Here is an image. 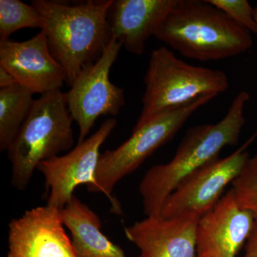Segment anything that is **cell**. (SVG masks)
<instances>
[{"label": "cell", "mask_w": 257, "mask_h": 257, "mask_svg": "<svg viewBox=\"0 0 257 257\" xmlns=\"http://www.w3.org/2000/svg\"><path fill=\"white\" fill-rule=\"evenodd\" d=\"M249 98L246 91L240 92L222 119L189 128L173 158L147 171L139 185L147 216L160 214L167 198L184 179L218 158L224 147L237 145L246 122L244 109Z\"/></svg>", "instance_id": "obj_1"}, {"label": "cell", "mask_w": 257, "mask_h": 257, "mask_svg": "<svg viewBox=\"0 0 257 257\" xmlns=\"http://www.w3.org/2000/svg\"><path fill=\"white\" fill-rule=\"evenodd\" d=\"M113 0H89L69 5L33 0L41 15L51 53L63 67L71 86L79 73L102 55L111 40L107 15Z\"/></svg>", "instance_id": "obj_2"}, {"label": "cell", "mask_w": 257, "mask_h": 257, "mask_svg": "<svg viewBox=\"0 0 257 257\" xmlns=\"http://www.w3.org/2000/svg\"><path fill=\"white\" fill-rule=\"evenodd\" d=\"M155 37L186 58L201 62L235 57L253 45L251 32L207 0H177Z\"/></svg>", "instance_id": "obj_3"}, {"label": "cell", "mask_w": 257, "mask_h": 257, "mask_svg": "<svg viewBox=\"0 0 257 257\" xmlns=\"http://www.w3.org/2000/svg\"><path fill=\"white\" fill-rule=\"evenodd\" d=\"M73 121L66 93L60 89L35 99L30 116L7 151L14 188L25 190L40 163L72 148Z\"/></svg>", "instance_id": "obj_4"}, {"label": "cell", "mask_w": 257, "mask_h": 257, "mask_svg": "<svg viewBox=\"0 0 257 257\" xmlns=\"http://www.w3.org/2000/svg\"><path fill=\"white\" fill-rule=\"evenodd\" d=\"M144 82L143 110L135 126L201 96L219 95L229 87L223 71L187 63L165 47L152 52Z\"/></svg>", "instance_id": "obj_5"}, {"label": "cell", "mask_w": 257, "mask_h": 257, "mask_svg": "<svg viewBox=\"0 0 257 257\" xmlns=\"http://www.w3.org/2000/svg\"><path fill=\"white\" fill-rule=\"evenodd\" d=\"M215 97L201 96L185 105L160 113L145 124L135 126L131 136L122 145L100 154L95 182L87 187V190L104 194L110 201L112 212L121 214L119 203L112 196L116 184L138 170L154 152L175 138L192 114Z\"/></svg>", "instance_id": "obj_6"}, {"label": "cell", "mask_w": 257, "mask_h": 257, "mask_svg": "<svg viewBox=\"0 0 257 257\" xmlns=\"http://www.w3.org/2000/svg\"><path fill=\"white\" fill-rule=\"evenodd\" d=\"M256 135L257 133L231 155L211 161L184 179L164 202L161 215L199 219L212 209L226 186L232 184L242 170L249 158L246 149Z\"/></svg>", "instance_id": "obj_7"}, {"label": "cell", "mask_w": 257, "mask_h": 257, "mask_svg": "<svg viewBox=\"0 0 257 257\" xmlns=\"http://www.w3.org/2000/svg\"><path fill=\"white\" fill-rule=\"evenodd\" d=\"M121 47L113 37L100 58L83 69L66 93L69 112L78 124V143L85 140L99 116H116L124 106V89L109 80L110 69Z\"/></svg>", "instance_id": "obj_8"}, {"label": "cell", "mask_w": 257, "mask_h": 257, "mask_svg": "<svg viewBox=\"0 0 257 257\" xmlns=\"http://www.w3.org/2000/svg\"><path fill=\"white\" fill-rule=\"evenodd\" d=\"M116 124L114 118L106 119L95 133L78 143L72 151L39 165L37 170L45 177L49 192L47 206L61 211L71 202L78 186L90 187L94 184L100 147Z\"/></svg>", "instance_id": "obj_9"}, {"label": "cell", "mask_w": 257, "mask_h": 257, "mask_svg": "<svg viewBox=\"0 0 257 257\" xmlns=\"http://www.w3.org/2000/svg\"><path fill=\"white\" fill-rule=\"evenodd\" d=\"M0 67L33 94L60 90L66 72L51 53L46 34L40 31L23 42H0Z\"/></svg>", "instance_id": "obj_10"}, {"label": "cell", "mask_w": 257, "mask_h": 257, "mask_svg": "<svg viewBox=\"0 0 257 257\" xmlns=\"http://www.w3.org/2000/svg\"><path fill=\"white\" fill-rule=\"evenodd\" d=\"M8 257H77L60 211L37 207L10 221Z\"/></svg>", "instance_id": "obj_11"}, {"label": "cell", "mask_w": 257, "mask_h": 257, "mask_svg": "<svg viewBox=\"0 0 257 257\" xmlns=\"http://www.w3.org/2000/svg\"><path fill=\"white\" fill-rule=\"evenodd\" d=\"M256 224L253 216L239 207L230 189L198 220L197 257H236Z\"/></svg>", "instance_id": "obj_12"}, {"label": "cell", "mask_w": 257, "mask_h": 257, "mask_svg": "<svg viewBox=\"0 0 257 257\" xmlns=\"http://www.w3.org/2000/svg\"><path fill=\"white\" fill-rule=\"evenodd\" d=\"M198 220L147 216L125 226L124 234L140 250L138 257H197Z\"/></svg>", "instance_id": "obj_13"}, {"label": "cell", "mask_w": 257, "mask_h": 257, "mask_svg": "<svg viewBox=\"0 0 257 257\" xmlns=\"http://www.w3.org/2000/svg\"><path fill=\"white\" fill-rule=\"evenodd\" d=\"M177 0H113L107 20L112 37L133 55H140L147 40L177 5Z\"/></svg>", "instance_id": "obj_14"}, {"label": "cell", "mask_w": 257, "mask_h": 257, "mask_svg": "<svg viewBox=\"0 0 257 257\" xmlns=\"http://www.w3.org/2000/svg\"><path fill=\"white\" fill-rule=\"evenodd\" d=\"M60 214L64 226L72 235L77 257H126L119 246L103 234L97 214L75 195Z\"/></svg>", "instance_id": "obj_15"}, {"label": "cell", "mask_w": 257, "mask_h": 257, "mask_svg": "<svg viewBox=\"0 0 257 257\" xmlns=\"http://www.w3.org/2000/svg\"><path fill=\"white\" fill-rule=\"evenodd\" d=\"M33 93L19 84L0 88V150L8 151L30 116Z\"/></svg>", "instance_id": "obj_16"}, {"label": "cell", "mask_w": 257, "mask_h": 257, "mask_svg": "<svg viewBox=\"0 0 257 257\" xmlns=\"http://www.w3.org/2000/svg\"><path fill=\"white\" fill-rule=\"evenodd\" d=\"M41 15L32 5L20 0H0V42L25 28H42Z\"/></svg>", "instance_id": "obj_17"}, {"label": "cell", "mask_w": 257, "mask_h": 257, "mask_svg": "<svg viewBox=\"0 0 257 257\" xmlns=\"http://www.w3.org/2000/svg\"><path fill=\"white\" fill-rule=\"evenodd\" d=\"M231 184L238 205L249 213L257 223V153L248 159Z\"/></svg>", "instance_id": "obj_18"}, {"label": "cell", "mask_w": 257, "mask_h": 257, "mask_svg": "<svg viewBox=\"0 0 257 257\" xmlns=\"http://www.w3.org/2000/svg\"><path fill=\"white\" fill-rule=\"evenodd\" d=\"M211 5L228 15L231 20L257 35V23L254 8L246 0H207Z\"/></svg>", "instance_id": "obj_19"}, {"label": "cell", "mask_w": 257, "mask_h": 257, "mask_svg": "<svg viewBox=\"0 0 257 257\" xmlns=\"http://www.w3.org/2000/svg\"><path fill=\"white\" fill-rule=\"evenodd\" d=\"M243 257H257V223L246 241Z\"/></svg>", "instance_id": "obj_20"}, {"label": "cell", "mask_w": 257, "mask_h": 257, "mask_svg": "<svg viewBox=\"0 0 257 257\" xmlns=\"http://www.w3.org/2000/svg\"><path fill=\"white\" fill-rule=\"evenodd\" d=\"M15 84L18 83L14 77L8 71L0 67V88L10 87Z\"/></svg>", "instance_id": "obj_21"}, {"label": "cell", "mask_w": 257, "mask_h": 257, "mask_svg": "<svg viewBox=\"0 0 257 257\" xmlns=\"http://www.w3.org/2000/svg\"><path fill=\"white\" fill-rule=\"evenodd\" d=\"M254 16H255V20H256V23H257V3H256V6L254 8Z\"/></svg>", "instance_id": "obj_22"}]
</instances>
